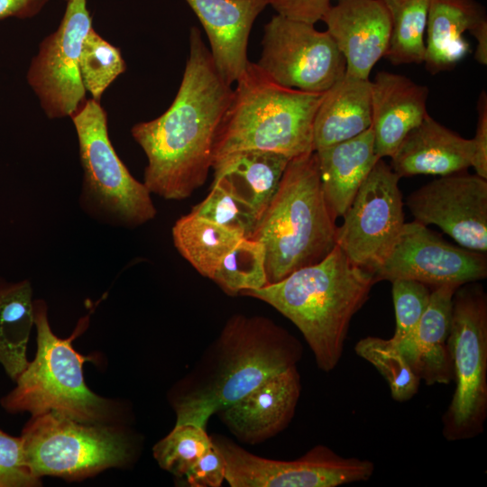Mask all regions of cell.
<instances>
[{"label": "cell", "mask_w": 487, "mask_h": 487, "mask_svg": "<svg viewBox=\"0 0 487 487\" xmlns=\"http://www.w3.org/2000/svg\"><path fill=\"white\" fill-rule=\"evenodd\" d=\"M321 21L345 60V75L369 78L391 38V17L382 0H338Z\"/></svg>", "instance_id": "obj_16"}, {"label": "cell", "mask_w": 487, "mask_h": 487, "mask_svg": "<svg viewBox=\"0 0 487 487\" xmlns=\"http://www.w3.org/2000/svg\"><path fill=\"white\" fill-rule=\"evenodd\" d=\"M417 221L435 225L462 247L487 251V181L465 170L440 176L407 198Z\"/></svg>", "instance_id": "obj_15"}, {"label": "cell", "mask_w": 487, "mask_h": 487, "mask_svg": "<svg viewBox=\"0 0 487 487\" xmlns=\"http://www.w3.org/2000/svg\"><path fill=\"white\" fill-rule=\"evenodd\" d=\"M391 283L396 327L391 339L399 343L415 329L428 305L431 291L427 285L414 280L398 279Z\"/></svg>", "instance_id": "obj_34"}, {"label": "cell", "mask_w": 487, "mask_h": 487, "mask_svg": "<svg viewBox=\"0 0 487 487\" xmlns=\"http://www.w3.org/2000/svg\"><path fill=\"white\" fill-rule=\"evenodd\" d=\"M335 221L316 152L290 159L250 237L264 248L268 284L325 259L336 245Z\"/></svg>", "instance_id": "obj_5"}, {"label": "cell", "mask_w": 487, "mask_h": 487, "mask_svg": "<svg viewBox=\"0 0 487 487\" xmlns=\"http://www.w3.org/2000/svg\"><path fill=\"white\" fill-rule=\"evenodd\" d=\"M400 177L380 158L358 189L335 242L354 264L373 274L391 251L405 224Z\"/></svg>", "instance_id": "obj_12"}, {"label": "cell", "mask_w": 487, "mask_h": 487, "mask_svg": "<svg viewBox=\"0 0 487 487\" xmlns=\"http://www.w3.org/2000/svg\"><path fill=\"white\" fill-rule=\"evenodd\" d=\"M315 24L276 14L264 25L257 66L276 83L308 92H325L345 74L335 42Z\"/></svg>", "instance_id": "obj_11"}, {"label": "cell", "mask_w": 487, "mask_h": 487, "mask_svg": "<svg viewBox=\"0 0 487 487\" xmlns=\"http://www.w3.org/2000/svg\"><path fill=\"white\" fill-rule=\"evenodd\" d=\"M477 124L473 142V158L471 167L475 174L487 179V96L482 91L477 102Z\"/></svg>", "instance_id": "obj_38"}, {"label": "cell", "mask_w": 487, "mask_h": 487, "mask_svg": "<svg viewBox=\"0 0 487 487\" xmlns=\"http://www.w3.org/2000/svg\"><path fill=\"white\" fill-rule=\"evenodd\" d=\"M200 21L210 52L225 81L232 85L245 71L253 24L271 0H185Z\"/></svg>", "instance_id": "obj_18"}, {"label": "cell", "mask_w": 487, "mask_h": 487, "mask_svg": "<svg viewBox=\"0 0 487 487\" xmlns=\"http://www.w3.org/2000/svg\"><path fill=\"white\" fill-rule=\"evenodd\" d=\"M67 1V0H66Z\"/></svg>", "instance_id": "obj_40"}, {"label": "cell", "mask_w": 487, "mask_h": 487, "mask_svg": "<svg viewBox=\"0 0 487 487\" xmlns=\"http://www.w3.org/2000/svg\"><path fill=\"white\" fill-rule=\"evenodd\" d=\"M354 351L386 380L393 400L407 401L418 392L421 381L391 338L366 336L356 343Z\"/></svg>", "instance_id": "obj_30"}, {"label": "cell", "mask_w": 487, "mask_h": 487, "mask_svg": "<svg viewBox=\"0 0 487 487\" xmlns=\"http://www.w3.org/2000/svg\"><path fill=\"white\" fill-rule=\"evenodd\" d=\"M391 23L385 58L394 65L420 64L430 0H382Z\"/></svg>", "instance_id": "obj_28"}, {"label": "cell", "mask_w": 487, "mask_h": 487, "mask_svg": "<svg viewBox=\"0 0 487 487\" xmlns=\"http://www.w3.org/2000/svg\"><path fill=\"white\" fill-rule=\"evenodd\" d=\"M300 342L263 316L234 314L171 394L175 424L207 427L210 417L301 360Z\"/></svg>", "instance_id": "obj_2"}, {"label": "cell", "mask_w": 487, "mask_h": 487, "mask_svg": "<svg viewBox=\"0 0 487 487\" xmlns=\"http://www.w3.org/2000/svg\"><path fill=\"white\" fill-rule=\"evenodd\" d=\"M70 118L83 170L82 208L95 219L113 225L137 226L153 219L157 210L152 193L116 154L100 102L87 99Z\"/></svg>", "instance_id": "obj_7"}, {"label": "cell", "mask_w": 487, "mask_h": 487, "mask_svg": "<svg viewBox=\"0 0 487 487\" xmlns=\"http://www.w3.org/2000/svg\"><path fill=\"white\" fill-rule=\"evenodd\" d=\"M190 213L250 238L259 219L253 209L219 182Z\"/></svg>", "instance_id": "obj_33"}, {"label": "cell", "mask_w": 487, "mask_h": 487, "mask_svg": "<svg viewBox=\"0 0 487 487\" xmlns=\"http://www.w3.org/2000/svg\"><path fill=\"white\" fill-rule=\"evenodd\" d=\"M21 437L26 463L39 478H83L121 466L131 456L130 442L119 430L52 411L32 417Z\"/></svg>", "instance_id": "obj_9"}, {"label": "cell", "mask_w": 487, "mask_h": 487, "mask_svg": "<svg viewBox=\"0 0 487 487\" xmlns=\"http://www.w3.org/2000/svg\"><path fill=\"white\" fill-rule=\"evenodd\" d=\"M326 205L333 217H343L358 189L380 159L370 127L349 140L315 152Z\"/></svg>", "instance_id": "obj_23"}, {"label": "cell", "mask_w": 487, "mask_h": 487, "mask_svg": "<svg viewBox=\"0 0 487 487\" xmlns=\"http://www.w3.org/2000/svg\"><path fill=\"white\" fill-rule=\"evenodd\" d=\"M171 233L180 255L200 275L210 280L223 259L244 238L190 212L175 222Z\"/></svg>", "instance_id": "obj_27"}, {"label": "cell", "mask_w": 487, "mask_h": 487, "mask_svg": "<svg viewBox=\"0 0 487 487\" xmlns=\"http://www.w3.org/2000/svg\"><path fill=\"white\" fill-rule=\"evenodd\" d=\"M278 14L315 24L331 6L330 0H271Z\"/></svg>", "instance_id": "obj_37"}, {"label": "cell", "mask_w": 487, "mask_h": 487, "mask_svg": "<svg viewBox=\"0 0 487 487\" xmlns=\"http://www.w3.org/2000/svg\"><path fill=\"white\" fill-rule=\"evenodd\" d=\"M284 154L244 150L212 164L213 182H219L261 216L275 194L289 161Z\"/></svg>", "instance_id": "obj_25"}, {"label": "cell", "mask_w": 487, "mask_h": 487, "mask_svg": "<svg viewBox=\"0 0 487 487\" xmlns=\"http://www.w3.org/2000/svg\"><path fill=\"white\" fill-rule=\"evenodd\" d=\"M372 81L345 74L324 92L313 123L314 152L354 138L372 126Z\"/></svg>", "instance_id": "obj_24"}, {"label": "cell", "mask_w": 487, "mask_h": 487, "mask_svg": "<svg viewBox=\"0 0 487 487\" xmlns=\"http://www.w3.org/2000/svg\"><path fill=\"white\" fill-rule=\"evenodd\" d=\"M33 325L30 281H0V363L13 380L16 381L29 364L26 350Z\"/></svg>", "instance_id": "obj_26"}, {"label": "cell", "mask_w": 487, "mask_h": 487, "mask_svg": "<svg viewBox=\"0 0 487 487\" xmlns=\"http://www.w3.org/2000/svg\"><path fill=\"white\" fill-rule=\"evenodd\" d=\"M391 158V167L400 178L420 174L445 176L471 167L473 142L427 114Z\"/></svg>", "instance_id": "obj_21"}, {"label": "cell", "mask_w": 487, "mask_h": 487, "mask_svg": "<svg viewBox=\"0 0 487 487\" xmlns=\"http://www.w3.org/2000/svg\"><path fill=\"white\" fill-rule=\"evenodd\" d=\"M300 392V375L293 366L271 376L216 414L241 442L260 444L289 426Z\"/></svg>", "instance_id": "obj_17"}, {"label": "cell", "mask_w": 487, "mask_h": 487, "mask_svg": "<svg viewBox=\"0 0 487 487\" xmlns=\"http://www.w3.org/2000/svg\"><path fill=\"white\" fill-rule=\"evenodd\" d=\"M211 280L229 296L268 285L265 251L252 238H243L223 259Z\"/></svg>", "instance_id": "obj_29"}, {"label": "cell", "mask_w": 487, "mask_h": 487, "mask_svg": "<svg viewBox=\"0 0 487 487\" xmlns=\"http://www.w3.org/2000/svg\"><path fill=\"white\" fill-rule=\"evenodd\" d=\"M211 446V436L205 427L175 424L172 430L153 446V456L163 470L183 478Z\"/></svg>", "instance_id": "obj_32"}, {"label": "cell", "mask_w": 487, "mask_h": 487, "mask_svg": "<svg viewBox=\"0 0 487 487\" xmlns=\"http://www.w3.org/2000/svg\"><path fill=\"white\" fill-rule=\"evenodd\" d=\"M447 346L455 388L442 433L447 441L467 440L483 432L487 418V296L482 285L455 289Z\"/></svg>", "instance_id": "obj_8"}, {"label": "cell", "mask_w": 487, "mask_h": 487, "mask_svg": "<svg viewBox=\"0 0 487 487\" xmlns=\"http://www.w3.org/2000/svg\"><path fill=\"white\" fill-rule=\"evenodd\" d=\"M428 88L408 77L379 71L371 86L372 130L380 158L391 157L427 115Z\"/></svg>", "instance_id": "obj_19"}, {"label": "cell", "mask_w": 487, "mask_h": 487, "mask_svg": "<svg viewBox=\"0 0 487 487\" xmlns=\"http://www.w3.org/2000/svg\"><path fill=\"white\" fill-rule=\"evenodd\" d=\"M232 94L200 31L191 27L189 56L173 102L161 115L131 129L147 158L143 183L151 193L182 200L203 186Z\"/></svg>", "instance_id": "obj_1"}, {"label": "cell", "mask_w": 487, "mask_h": 487, "mask_svg": "<svg viewBox=\"0 0 487 487\" xmlns=\"http://www.w3.org/2000/svg\"><path fill=\"white\" fill-rule=\"evenodd\" d=\"M210 436L225 459L231 487H336L367 481L374 472L372 462L344 457L324 445L284 461L254 455L224 436Z\"/></svg>", "instance_id": "obj_10"}, {"label": "cell", "mask_w": 487, "mask_h": 487, "mask_svg": "<svg viewBox=\"0 0 487 487\" xmlns=\"http://www.w3.org/2000/svg\"><path fill=\"white\" fill-rule=\"evenodd\" d=\"M41 484L25 460L22 437L0 429V487H32Z\"/></svg>", "instance_id": "obj_35"}, {"label": "cell", "mask_w": 487, "mask_h": 487, "mask_svg": "<svg viewBox=\"0 0 487 487\" xmlns=\"http://www.w3.org/2000/svg\"><path fill=\"white\" fill-rule=\"evenodd\" d=\"M374 276L376 281L407 279L433 289L444 285L458 288L485 279L487 260L482 253L447 243L427 225L405 222Z\"/></svg>", "instance_id": "obj_14"}, {"label": "cell", "mask_w": 487, "mask_h": 487, "mask_svg": "<svg viewBox=\"0 0 487 487\" xmlns=\"http://www.w3.org/2000/svg\"><path fill=\"white\" fill-rule=\"evenodd\" d=\"M483 26L486 11L475 0H430L423 61L427 70L436 75L453 69L469 51L464 33Z\"/></svg>", "instance_id": "obj_22"}, {"label": "cell", "mask_w": 487, "mask_h": 487, "mask_svg": "<svg viewBox=\"0 0 487 487\" xmlns=\"http://www.w3.org/2000/svg\"><path fill=\"white\" fill-rule=\"evenodd\" d=\"M457 288H434L428 305L412 333L394 343L415 374L427 385L448 384L453 364L447 346L453 296Z\"/></svg>", "instance_id": "obj_20"}, {"label": "cell", "mask_w": 487, "mask_h": 487, "mask_svg": "<svg viewBox=\"0 0 487 487\" xmlns=\"http://www.w3.org/2000/svg\"><path fill=\"white\" fill-rule=\"evenodd\" d=\"M33 313L36 356L16 379V387L3 398L2 406L9 412L28 411L32 417L52 411L82 423L105 420L110 404L86 385L83 363L89 358L71 345L84 330L87 319L79 322L69 338L61 339L51 329L45 302L33 301Z\"/></svg>", "instance_id": "obj_6"}, {"label": "cell", "mask_w": 487, "mask_h": 487, "mask_svg": "<svg viewBox=\"0 0 487 487\" xmlns=\"http://www.w3.org/2000/svg\"><path fill=\"white\" fill-rule=\"evenodd\" d=\"M49 0H0V20L26 19L37 15Z\"/></svg>", "instance_id": "obj_39"}, {"label": "cell", "mask_w": 487, "mask_h": 487, "mask_svg": "<svg viewBox=\"0 0 487 487\" xmlns=\"http://www.w3.org/2000/svg\"><path fill=\"white\" fill-rule=\"evenodd\" d=\"M376 282L372 271L354 264L335 245L319 262L241 295L260 299L289 319L304 336L317 367L328 372L341 359L352 317Z\"/></svg>", "instance_id": "obj_3"}, {"label": "cell", "mask_w": 487, "mask_h": 487, "mask_svg": "<svg viewBox=\"0 0 487 487\" xmlns=\"http://www.w3.org/2000/svg\"><path fill=\"white\" fill-rule=\"evenodd\" d=\"M190 487H219L225 481V462L213 445L192 464L183 478Z\"/></svg>", "instance_id": "obj_36"}, {"label": "cell", "mask_w": 487, "mask_h": 487, "mask_svg": "<svg viewBox=\"0 0 487 487\" xmlns=\"http://www.w3.org/2000/svg\"><path fill=\"white\" fill-rule=\"evenodd\" d=\"M126 70L120 49L102 38L93 27L86 36L79 58L83 86L91 98L100 102L115 79Z\"/></svg>", "instance_id": "obj_31"}, {"label": "cell", "mask_w": 487, "mask_h": 487, "mask_svg": "<svg viewBox=\"0 0 487 487\" xmlns=\"http://www.w3.org/2000/svg\"><path fill=\"white\" fill-rule=\"evenodd\" d=\"M91 28L87 0H67L59 27L41 41L30 63L27 82L50 119L70 117L87 100L79 58Z\"/></svg>", "instance_id": "obj_13"}, {"label": "cell", "mask_w": 487, "mask_h": 487, "mask_svg": "<svg viewBox=\"0 0 487 487\" xmlns=\"http://www.w3.org/2000/svg\"><path fill=\"white\" fill-rule=\"evenodd\" d=\"M323 95L281 86L250 61L216 130L212 164L244 150L289 159L314 152L313 123Z\"/></svg>", "instance_id": "obj_4"}]
</instances>
